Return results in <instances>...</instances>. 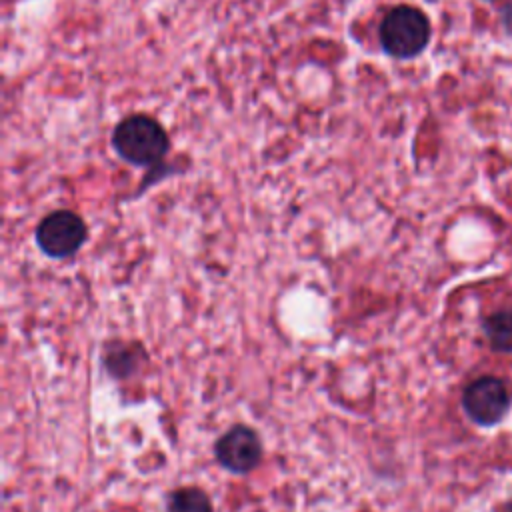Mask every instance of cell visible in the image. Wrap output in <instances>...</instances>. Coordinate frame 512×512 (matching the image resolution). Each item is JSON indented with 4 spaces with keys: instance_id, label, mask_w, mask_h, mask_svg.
<instances>
[{
    "instance_id": "obj_1",
    "label": "cell",
    "mask_w": 512,
    "mask_h": 512,
    "mask_svg": "<svg viewBox=\"0 0 512 512\" xmlns=\"http://www.w3.org/2000/svg\"><path fill=\"white\" fill-rule=\"evenodd\" d=\"M112 146L126 162L134 166H152L166 156L170 140L166 130L154 118L132 114L114 128Z\"/></svg>"
},
{
    "instance_id": "obj_2",
    "label": "cell",
    "mask_w": 512,
    "mask_h": 512,
    "mask_svg": "<svg viewBox=\"0 0 512 512\" xmlns=\"http://www.w3.org/2000/svg\"><path fill=\"white\" fill-rule=\"evenodd\" d=\"M382 50L394 58H414L430 40V22L414 6H396L386 12L378 26Z\"/></svg>"
},
{
    "instance_id": "obj_3",
    "label": "cell",
    "mask_w": 512,
    "mask_h": 512,
    "mask_svg": "<svg viewBox=\"0 0 512 512\" xmlns=\"http://www.w3.org/2000/svg\"><path fill=\"white\" fill-rule=\"evenodd\" d=\"M86 236V222L70 210L50 212L36 228V244L50 258H68L76 254L86 242Z\"/></svg>"
},
{
    "instance_id": "obj_4",
    "label": "cell",
    "mask_w": 512,
    "mask_h": 512,
    "mask_svg": "<svg viewBox=\"0 0 512 512\" xmlns=\"http://www.w3.org/2000/svg\"><path fill=\"white\" fill-rule=\"evenodd\" d=\"M508 404L510 396L506 386L494 376H480L472 380L462 394V406L466 414L480 426L498 424L506 414Z\"/></svg>"
},
{
    "instance_id": "obj_5",
    "label": "cell",
    "mask_w": 512,
    "mask_h": 512,
    "mask_svg": "<svg viewBox=\"0 0 512 512\" xmlns=\"http://www.w3.org/2000/svg\"><path fill=\"white\" fill-rule=\"evenodd\" d=\"M214 452L226 470L246 474L260 464L262 442L252 428L234 426L218 438Z\"/></svg>"
},
{
    "instance_id": "obj_6",
    "label": "cell",
    "mask_w": 512,
    "mask_h": 512,
    "mask_svg": "<svg viewBox=\"0 0 512 512\" xmlns=\"http://www.w3.org/2000/svg\"><path fill=\"white\" fill-rule=\"evenodd\" d=\"M484 334L496 352H512V312H494L484 320Z\"/></svg>"
},
{
    "instance_id": "obj_7",
    "label": "cell",
    "mask_w": 512,
    "mask_h": 512,
    "mask_svg": "<svg viewBox=\"0 0 512 512\" xmlns=\"http://www.w3.org/2000/svg\"><path fill=\"white\" fill-rule=\"evenodd\" d=\"M166 512H212V502L200 488L184 486L170 494Z\"/></svg>"
},
{
    "instance_id": "obj_8",
    "label": "cell",
    "mask_w": 512,
    "mask_h": 512,
    "mask_svg": "<svg viewBox=\"0 0 512 512\" xmlns=\"http://www.w3.org/2000/svg\"><path fill=\"white\" fill-rule=\"evenodd\" d=\"M502 512H512V500L502 508Z\"/></svg>"
}]
</instances>
